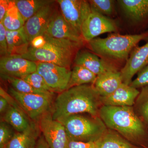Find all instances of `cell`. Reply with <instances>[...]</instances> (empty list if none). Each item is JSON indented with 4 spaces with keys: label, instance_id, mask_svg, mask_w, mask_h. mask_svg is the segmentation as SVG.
I'll return each instance as SVG.
<instances>
[{
    "label": "cell",
    "instance_id": "cell-29",
    "mask_svg": "<svg viewBox=\"0 0 148 148\" xmlns=\"http://www.w3.org/2000/svg\"><path fill=\"white\" fill-rule=\"evenodd\" d=\"M22 79L36 89L53 92L43 77L37 71L29 74Z\"/></svg>",
    "mask_w": 148,
    "mask_h": 148
},
{
    "label": "cell",
    "instance_id": "cell-7",
    "mask_svg": "<svg viewBox=\"0 0 148 148\" xmlns=\"http://www.w3.org/2000/svg\"><path fill=\"white\" fill-rule=\"evenodd\" d=\"M117 29L114 20L98 13L90 6L82 21L81 35L88 42L102 34L116 32Z\"/></svg>",
    "mask_w": 148,
    "mask_h": 148
},
{
    "label": "cell",
    "instance_id": "cell-4",
    "mask_svg": "<svg viewBox=\"0 0 148 148\" xmlns=\"http://www.w3.org/2000/svg\"><path fill=\"white\" fill-rule=\"evenodd\" d=\"M146 40H148V32L134 35L111 34L106 38H95L87 44L92 53L108 61H127L134 48Z\"/></svg>",
    "mask_w": 148,
    "mask_h": 148
},
{
    "label": "cell",
    "instance_id": "cell-13",
    "mask_svg": "<svg viewBox=\"0 0 148 148\" xmlns=\"http://www.w3.org/2000/svg\"><path fill=\"white\" fill-rule=\"evenodd\" d=\"M148 65V42L136 46L131 51L124 67L120 71L122 82L130 85L135 74Z\"/></svg>",
    "mask_w": 148,
    "mask_h": 148
},
{
    "label": "cell",
    "instance_id": "cell-12",
    "mask_svg": "<svg viewBox=\"0 0 148 148\" xmlns=\"http://www.w3.org/2000/svg\"><path fill=\"white\" fill-rule=\"evenodd\" d=\"M45 34L49 36L61 39H68L84 45L85 41L68 23L61 11L54 10Z\"/></svg>",
    "mask_w": 148,
    "mask_h": 148
},
{
    "label": "cell",
    "instance_id": "cell-34",
    "mask_svg": "<svg viewBox=\"0 0 148 148\" xmlns=\"http://www.w3.org/2000/svg\"><path fill=\"white\" fill-rule=\"evenodd\" d=\"M10 0H0V22L3 20L9 8Z\"/></svg>",
    "mask_w": 148,
    "mask_h": 148
},
{
    "label": "cell",
    "instance_id": "cell-27",
    "mask_svg": "<svg viewBox=\"0 0 148 148\" xmlns=\"http://www.w3.org/2000/svg\"><path fill=\"white\" fill-rule=\"evenodd\" d=\"M1 77L7 81L12 86V88L18 92L27 94H45L51 92L50 91L36 89L22 79L5 75H1Z\"/></svg>",
    "mask_w": 148,
    "mask_h": 148
},
{
    "label": "cell",
    "instance_id": "cell-30",
    "mask_svg": "<svg viewBox=\"0 0 148 148\" xmlns=\"http://www.w3.org/2000/svg\"><path fill=\"white\" fill-rule=\"evenodd\" d=\"M13 127L4 121L0 123V148H5L15 135Z\"/></svg>",
    "mask_w": 148,
    "mask_h": 148
},
{
    "label": "cell",
    "instance_id": "cell-11",
    "mask_svg": "<svg viewBox=\"0 0 148 148\" xmlns=\"http://www.w3.org/2000/svg\"><path fill=\"white\" fill-rule=\"evenodd\" d=\"M62 15L73 29L81 35V27L86 14L90 8L88 1L58 0ZM82 36V35H81Z\"/></svg>",
    "mask_w": 148,
    "mask_h": 148
},
{
    "label": "cell",
    "instance_id": "cell-36",
    "mask_svg": "<svg viewBox=\"0 0 148 148\" xmlns=\"http://www.w3.org/2000/svg\"><path fill=\"white\" fill-rule=\"evenodd\" d=\"M9 106V104L6 99L0 96V113H5Z\"/></svg>",
    "mask_w": 148,
    "mask_h": 148
},
{
    "label": "cell",
    "instance_id": "cell-10",
    "mask_svg": "<svg viewBox=\"0 0 148 148\" xmlns=\"http://www.w3.org/2000/svg\"><path fill=\"white\" fill-rule=\"evenodd\" d=\"M37 62L28 60L21 56L8 55L0 59L1 75L21 78L36 71Z\"/></svg>",
    "mask_w": 148,
    "mask_h": 148
},
{
    "label": "cell",
    "instance_id": "cell-37",
    "mask_svg": "<svg viewBox=\"0 0 148 148\" xmlns=\"http://www.w3.org/2000/svg\"><path fill=\"white\" fill-rule=\"evenodd\" d=\"M35 148H50L44 138L43 136H41L37 140L36 145Z\"/></svg>",
    "mask_w": 148,
    "mask_h": 148
},
{
    "label": "cell",
    "instance_id": "cell-8",
    "mask_svg": "<svg viewBox=\"0 0 148 148\" xmlns=\"http://www.w3.org/2000/svg\"><path fill=\"white\" fill-rule=\"evenodd\" d=\"M36 71L53 92L60 93L67 89L71 74L70 69L51 63L37 62Z\"/></svg>",
    "mask_w": 148,
    "mask_h": 148
},
{
    "label": "cell",
    "instance_id": "cell-19",
    "mask_svg": "<svg viewBox=\"0 0 148 148\" xmlns=\"http://www.w3.org/2000/svg\"><path fill=\"white\" fill-rule=\"evenodd\" d=\"M3 119L17 132H36L35 127L31 124L27 115L10 105L4 114Z\"/></svg>",
    "mask_w": 148,
    "mask_h": 148
},
{
    "label": "cell",
    "instance_id": "cell-6",
    "mask_svg": "<svg viewBox=\"0 0 148 148\" xmlns=\"http://www.w3.org/2000/svg\"><path fill=\"white\" fill-rule=\"evenodd\" d=\"M9 91L29 119L34 121L39 122L43 116L51 110L54 92L27 94L17 92L12 87L10 88Z\"/></svg>",
    "mask_w": 148,
    "mask_h": 148
},
{
    "label": "cell",
    "instance_id": "cell-28",
    "mask_svg": "<svg viewBox=\"0 0 148 148\" xmlns=\"http://www.w3.org/2000/svg\"><path fill=\"white\" fill-rule=\"evenodd\" d=\"M92 9L104 16H111L114 12V1L112 0L88 1Z\"/></svg>",
    "mask_w": 148,
    "mask_h": 148
},
{
    "label": "cell",
    "instance_id": "cell-20",
    "mask_svg": "<svg viewBox=\"0 0 148 148\" xmlns=\"http://www.w3.org/2000/svg\"><path fill=\"white\" fill-rule=\"evenodd\" d=\"M6 36L8 45V55L22 56L27 52L30 43L24 32V27L15 31L6 29Z\"/></svg>",
    "mask_w": 148,
    "mask_h": 148
},
{
    "label": "cell",
    "instance_id": "cell-15",
    "mask_svg": "<svg viewBox=\"0 0 148 148\" xmlns=\"http://www.w3.org/2000/svg\"><path fill=\"white\" fill-rule=\"evenodd\" d=\"M75 65L83 66L96 76L107 72L118 71L115 65L86 50L80 49L74 59Z\"/></svg>",
    "mask_w": 148,
    "mask_h": 148
},
{
    "label": "cell",
    "instance_id": "cell-26",
    "mask_svg": "<svg viewBox=\"0 0 148 148\" xmlns=\"http://www.w3.org/2000/svg\"><path fill=\"white\" fill-rule=\"evenodd\" d=\"M133 107L135 113L148 127V86L141 88Z\"/></svg>",
    "mask_w": 148,
    "mask_h": 148
},
{
    "label": "cell",
    "instance_id": "cell-5",
    "mask_svg": "<svg viewBox=\"0 0 148 148\" xmlns=\"http://www.w3.org/2000/svg\"><path fill=\"white\" fill-rule=\"evenodd\" d=\"M65 127L69 141L95 142L108 129L101 118L81 114L58 120Z\"/></svg>",
    "mask_w": 148,
    "mask_h": 148
},
{
    "label": "cell",
    "instance_id": "cell-21",
    "mask_svg": "<svg viewBox=\"0 0 148 148\" xmlns=\"http://www.w3.org/2000/svg\"><path fill=\"white\" fill-rule=\"evenodd\" d=\"M95 143L97 148H142L130 143L116 131L108 128Z\"/></svg>",
    "mask_w": 148,
    "mask_h": 148
},
{
    "label": "cell",
    "instance_id": "cell-18",
    "mask_svg": "<svg viewBox=\"0 0 148 148\" xmlns=\"http://www.w3.org/2000/svg\"><path fill=\"white\" fill-rule=\"evenodd\" d=\"M120 72H107L97 76L93 85L101 97L113 93L122 83Z\"/></svg>",
    "mask_w": 148,
    "mask_h": 148
},
{
    "label": "cell",
    "instance_id": "cell-32",
    "mask_svg": "<svg viewBox=\"0 0 148 148\" xmlns=\"http://www.w3.org/2000/svg\"><path fill=\"white\" fill-rule=\"evenodd\" d=\"M0 54L1 57L8 55L6 29L2 22H0Z\"/></svg>",
    "mask_w": 148,
    "mask_h": 148
},
{
    "label": "cell",
    "instance_id": "cell-33",
    "mask_svg": "<svg viewBox=\"0 0 148 148\" xmlns=\"http://www.w3.org/2000/svg\"><path fill=\"white\" fill-rule=\"evenodd\" d=\"M67 148H97L95 142H82L69 141Z\"/></svg>",
    "mask_w": 148,
    "mask_h": 148
},
{
    "label": "cell",
    "instance_id": "cell-23",
    "mask_svg": "<svg viewBox=\"0 0 148 148\" xmlns=\"http://www.w3.org/2000/svg\"><path fill=\"white\" fill-rule=\"evenodd\" d=\"M48 0H15V5L25 22L45 6L53 2Z\"/></svg>",
    "mask_w": 148,
    "mask_h": 148
},
{
    "label": "cell",
    "instance_id": "cell-3",
    "mask_svg": "<svg viewBox=\"0 0 148 148\" xmlns=\"http://www.w3.org/2000/svg\"><path fill=\"white\" fill-rule=\"evenodd\" d=\"M46 42L39 48L29 46L23 58L36 62L51 63L70 69L77 52L84 44L68 39H61L44 34Z\"/></svg>",
    "mask_w": 148,
    "mask_h": 148
},
{
    "label": "cell",
    "instance_id": "cell-14",
    "mask_svg": "<svg viewBox=\"0 0 148 148\" xmlns=\"http://www.w3.org/2000/svg\"><path fill=\"white\" fill-rule=\"evenodd\" d=\"M53 2L45 6L25 22L24 29L29 42L36 37L43 36L45 33L55 10Z\"/></svg>",
    "mask_w": 148,
    "mask_h": 148
},
{
    "label": "cell",
    "instance_id": "cell-1",
    "mask_svg": "<svg viewBox=\"0 0 148 148\" xmlns=\"http://www.w3.org/2000/svg\"><path fill=\"white\" fill-rule=\"evenodd\" d=\"M103 106L101 96L93 84H85L74 86L59 93L53 102L51 112L56 120L84 113L97 117Z\"/></svg>",
    "mask_w": 148,
    "mask_h": 148
},
{
    "label": "cell",
    "instance_id": "cell-2",
    "mask_svg": "<svg viewBox=\"0 0 148 148\" xmlns=\"http://www.w3.org/2000/svg\"><path fill=\"white\" fill-rule=\"evenodd\" d=\"M99 117L109 129L116 131L135 146L148 148V127L133 107L103 106Z\"/></svg>",
    "mask_w": 148,
    "mask_h": 148
},
{
    "label": "cell",
    "instance_id": "cell-9",
    "mask_svg": "<svg viewBox=\"0 0 148 148\" xmlns=\"http://www.w3.org/2000/svg\"><path fill=\"white\" fill-rule=\"evenodd\" d=\"M39 123L50 148H67L69 140L65 127L60 121L53 119L51 111L42 117Z\"/></svg>",
    "mask_w": 148,
    "mask_h": 148
},
{
    "label": "cell",
    "instance_id": "cell-17",
    "mask_svg": "<svg viewBox=\"0 0 148 148\" xmlns=\"http://www.w3.org/2000/svg\"><path fill=\"white\" fill-rule=\"evenodd\" d=\"M122 10L128 19L135 23H148V0H119Z\"/></svg>",
    "mask_w": 148,
    "mask_h": 148
},
{
    "label": "cell",
    "instance_id": "cell-24",
    "mask_svg": "<svg viewBox=\"0 0 148 148\" xmlns=\"http://www.w3.org/2000/svg\"><path fill=\"white\" fill-rule=\"evenodd\" d=\"M1 22H2L5 29L8 31H17L24 27L25 21L15 5L14 0H10L8 10Z\"/></svg>",
    "mask_w": 148,
    "mask_h": 148
},
{
    "label": "cell",
    "instance_id": "cell-16",
    "mask_svg": "<svg viewBox=\"0 0 148 148\" xmlns=\"http://www.w3.org/2000/svg\"><path fill=\"white\" fill-rule=\"evenodd\" d=\"M139 93L138 89L122 83L110 95L101 97V101L104 106L133 107Z\"/></svg>",
    "mask_w": 148,
    "mask_h": 148
},
{
    "label": "cell",
    "instance_id": "cell-22",
    "mask_svg": "<svg viewBox=\"0 0 148 148\" xmlns=\"http://www.w3.org/2000/svg\"><path fill=\"white\" fill-rule=\"evenodd\" d=\"M96 77V75L83 66L75 65L71 71L67 89L83 85L93 84Z\"/></svg>",
    "mask_w": 148,
    "mask_h": 148
},
{
    "label": "cell",
    "instance_id": "cell-25",
    "mask_svg": "<svg viewBox=\"0 0 148 148\" xmlns=\"http://www.w3.org/2000/svg\"><path fill=\"white\" fill-rule=\"evenodd\" d=\"M37 137L36 132H17L5 148H35Z\"/></svg>",
    "mask_w": 148,
    "mask_h": 148
},
{
    "label": "cell",
    "instance_id": "cell-35",
    "mask_svg": "<svg viewBox=\"0 0 148 148\" xmlns=\"http://www.w3.org/2000/svg\"><path fill=\"white\" fill-rule=\"evenodd\" d=\"M45 38L44 36H39L35 38L30 42V46L34 48H39L42 47L45 44Z\"/></svg>",
    "mask_w": 148,
    "mask_h": 148
},
{
    "label": "cell",
    "instance_id": "cell-31",
    "mask_svg": "<svg viewBox=\"0 0 148 148\" xmlns=\"http://www.w3.org/2000/svg\"><path fill=\"white\" fill-rule=\"evenodd\" d=\"M130 85L137 89L148 86V65L138 72V76L131 82Z\"/></svg>",
    "mask_w": 148,
    "mask_h": 148
}]
</instances>
